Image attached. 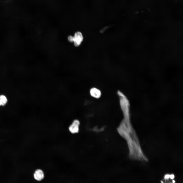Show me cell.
I'll return each mask as SVG.
<instances>
[{
    "instance_id": "cell-1",
    "label": "cell",
    "mask_w": 183,
    "mask_h": 183,
    "mask_svg": "<svg viewBox=\"0 0 183 183\" xmlns=\"http://www.w3.org/2000/svg\"><path fill=\"white\" fill-rule=\"evenodd\" d=\"M83 40V37L81 33L80 32H76L73 36V42L74 45L76 47L80 45Z\"/></svg>"
},
{
    "instance_id": "cell-2",
    "label": "cell",
    "mask_w": 183,
    "mask_h": 183,
    "mask_svg": "<svg viewBox=\"0 0 183 183\" xmlns=\"http://www.w3.org/2000/svg\"><path fill=\"white\" fill-rule=\"evenodd\" d=\"M79 121L77 120H74L69 127V131L72 134L77 133L79 130Z\"/></svg>"
},
{
    "instance_id": "cell-3",
    "label": "cell",
    "mask_w": 183,
    "mask_h": 183,
    "mask_svg": "<svg viewBox=\"0 0 183 183\" xmlns=\"http://www.w3.org/2000/svg\"><path fill=\"white\" fill-rule=\"evenodd\" d=\"M34 177L36 180L40 181L42 180L44 177L43 171L41 169H38L35 170L34 173Z\"/></svg>"
},
{
    "instance_id": "cell-4",
    "label": "cell",
    "mask_w": 183,
    "mask_h": 183,
    "mask_svg": "<svg viewBox=\"0 0 183 183\" xmlns=\"http://www.w3.org/2000/svg\"><path fill=\"white\" fill-rule=\"evenodd\" d=\"M90 93L92 96L96 98H99L101 95V92L100 91L99 89L94 87L91 89Z\"/></svg>"
},
{
    "instance_id": "cell-5",
    "label": "cell",
    "mask_w": 183,
    "mask_h": 183,
    "mask_svg": "<svg viewBox=\"0 0 183 183\" xmlns=\"http://www.w3.org/2000/svg\"><path fill=\"white\" fill-rule=\"evenodd\" d=\"M7 98L5 95H0V106H5L7 103Z\"/></svg>"
},
{
    "instance_id": "cell-6",
    "label": "cell",
    "mask_w": 183,
    "mask_h": 183,
    "mask_svg": "<svg viewBox=\"0 0 183 183\" xmlns=\"http://www.w3.org/2000/svg\"><path fill=\"white\" fill-rule=\"evenodd\" d=\"M68 41L70 42H73V36L70 35L68 37Z\"/></svg>"
},
{
    "instance_id": "cell-7",
    "label": "cell",
    "mask_w": 183,
    "mask_h": 183,
    "mask_svg": "<svg viewBox=\"0 0 183 183\" xmlns=\"http://www.w3.org/2000/svg\"><path fill=\"white\" fill-rule=\"evenodd\" d=\"M169 178L171 179H173L174 178V175L173 174H172L170 175Z\"/></svg>"
},
{
    "instance_id": "cell-8",
    "label": "cell",
    "mask_w": 183,
    "mask_h": 183,
    "mask_svg": "<svg viewBox=\"0 0 183 183\" xmlns=\"http://www.w3.org/2000/svg\"><path fill=\"white\" fill-rule=\"evenodd\" d=\"M170 175L167 174L165 176V178L166 179H168L169 178Z\"/></svg>"
},
{
    "instance_id": "cell-9",
    "label": "cell",
    "mask_w": 183,
    "mask_h": 183,
    "mask_svg": "<svg viewBox=\"0 0 183 183\" xmlns=\"http://www.w3.org/2000/svg\"><path fill=\"white\" fill-rule=\"evenodd\" d=\"M172 182L173 183H175V181L174 180H173L172 181Z\"/></svg>"
},
{
    "instance_id": "cell-10",
    "label": "cell",
    "mask_w": 183,
    "mask_h": 183,
    "mask_svg": "<svg viewBox=\"0 0 183 183\" xmlns=\"http://www.w3.org/2000/svg\"><path fill=\"white\" fill-rule=\"evenodd\" d=\"M161 183H163V181H161Z\"/></svg>"
},
{
    "instance_id": "cell-11",
    "label": "cell",
    "mask_w": 183,
    "mask_h": 183,
    "mask_svg": "<svg viewBox=\"0 0 183 183\" xmlns=\"http://www.w3.org/2000/svg\"></svg>"
}]
</instances>
